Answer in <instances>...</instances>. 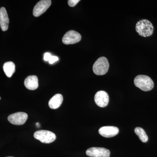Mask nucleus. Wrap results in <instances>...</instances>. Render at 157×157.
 I'll return each instance as SVG.
<instances>
[{"mask_svg": "<svg viewBox=\"0 0 157 157\" xmlns=\"http://www.w3.org/2000/svg\"><path fill=\"white\" fill-rule=\"evenodd\" d=\"M136 32L139 36L143 37L151 36L154 33V28L152 24L148 20L142 19L136 23Z\"/></svg>", "mask_w": 157, "mask_h": 157, "instance_id": "f257e3e1", "label": "nucleus"}, {"mask_svg": "<svg viewBox=\"0 0 157 157\" xmlns=\"http://www.w3.org/2000/svg\"><path fill=\"white\" fill-rule=\"evenodd\" d=\"M39 80L37 76L33 75L28 76L24 82L26 88L29 90H35L39 87Z\"/></svg>", "mask_w": 157, "mask_h": 157, "instance_id": "f8f14e48", "label": "nucleus"}, {"mask_svg": "<svg viewBox=\"0 0 157 157\" xmlns=\"http://www.w3.org/2000/svg\"><path fill=\"white\" fill-rule=\"evenodd\" d=\"M63 96L61 94H56L53 96L48 102V106L52 109H56L61 105L63 102Z\"/></svg>", "mask_w": 157, "mask_h": 157, "instance_id": "ddd939ff", "label": "nucleus"}, {"mask_svg": "<svg viewBox=\"0 0 157 157\" xmlns=\"http://www.w3.org/2000/svg\"><path fill=\"white\" fill-rule=\"evenodd\" d=\"M3 70L7 77L10 78L15 72V65L12 62H6L3 66Z\"/></svg>", "mask_w": 157, "mask_h": 157, "instance_id": "4468645a", "label": "nucleus"}, {"mask_svg": "<svg viewBox=\"0 0 157 157\" xmlns=\"http://www.w3.org/2000/svg\"><path fill=\"white\" fill-rule=\"evenodd\" d=\"M9 19L8 13L4 7L0 9V26L3 31H6L9 29Z\"/></svg>", "mask_w": 157, "mask_h": 157, "instance_id": "9b49d317", "label": "nucleus"}, {"mask_svg": "<svg viewBox=\"0 0 157 157\" xmlns=\"http://www.w3.org/2000/svg\"><path fill=\"white\" fill-rule=\"evenodd\" d=\"M36 127L37 128H39L40 126V124L39 123H37L36 124Z\"/></svg>", "mask_w": 157, "mask_h": 157, "instance_id": "6ab92c4d", "label": "nucleus"}, {"mask_svg": "<svg viewBox=\"0 0 157 157\" xmlns=\"http://www.w3.org/2000/svg\"><path fill=\"white\" fill-rule=\"evenodd\" d=\"M58 60L59 58L57 57L52 56L50 58V59H49L48 62H49V63L51 64H52L55 63Z\"/></svg>", "mask_w": 157, "mask_h": 157, "instance_id": "f3484780", "label": "nucleus"}, {"mask_svg": "<svg viewBox=\"0 0 157 157\" xmlns=\"http://www.w3.org/2000/svg\"><path fill=\"white\" fill-rule=\"evenodd\" d=\"M79 2V0H69L68 1V3L70 7H73L76 6Z\"/></svg>", "mask_w": 157, "mask_h": 157, "instance_id": "dca6fc26", "label": "nucleus"}, {"mask_svg": "<svg viewBox=\"0 0 157 157\" xmlns=\"http://www.w3.org/2000/svg\"></svg>", "mask_w": 157, "mask_h": 157, "instance_id": "aec40b11", "label": "nucleus"}, {"mask_svg": "<svg viewBox=\"0 0 157 157\" xmlns=\"http://www.w3.org/2000/svg\"><path fill=\"white\" fill-rule=\"evenodd\" d=\"M134 83L136 87L144 91L151 90L154 86V83L150 77L146 75H138L134 79Z\"/></svg>", "mask_w": 157, "mask_h": 157, "instance_id": "f03ea898", "label": "nucleus"}, {"mask_svg": "<svg viewBox=\"0 0 157 157\" xmlns=\"http://www.w3.org/2000/svg\"><path fill=\"white\" fill-rule=\"evenodd\" d=\"M109 68V63L107 59L105 57H101L93 65V72L97 75H104L108 72Z\"/></svg>", "mask_w": 157, "mask_h": 157, "instance_id": "7ed1b4c3", "label": "nucleus"}, {"mask_svg": "<svg viewBox=\"0 0 157 157\" xmlns=\"http://www.w3.org/2000/svg\"><path fill=\"white\" fill-rule=\"evenodd\" d=\"M81 36L78 32L74 30L68 31L63 37L62 41L66 45L74 44L80 42Z\"/></svg>", "mask_w": 157, "mask_h": 157, "instance_id": "39448f33", "label": "nucleus"}, {"mask_svg": "<svg viewBox=\"0 0 157 157\" xmlns=\"http://www.w3.org/2000/svg\"><path fill=\"white\" fill-rule=\"evenodd\" d=\"M51 56V55L50 53H48V52H46L44 54V59L46 61H49Z\"/></svg>", "mask_w": 157, "mask_h": 157, "instance_id": "a211bd4d", "label": "nucleus"}, {"mask_svg": "<svg viewBox=\"0 0 157 157\" xmlns=\"http://www.w3.org/2000/svg\"><path fill=\"white\" fill-rule=\"evenodd\" d=\"M0 100H1V98H0Z\"/></svg>", "mask_w": 157, "mask_h": 157, "instance_id": "412c9836", "label": "nucleus"}, {"mask_svg": "<svg viewBox=\"0 0 157 157\" xmlns=\"http://www.w3.org/2000/svg\"><path fill=\"white\" fill-rule=\"evenodd\" d=\"M135 134L138 136L139 139L142 142L145 143L148 141V136L147 135L146 132L143 128L140 127H137L135 128Z\"/></svg>", "mask_w": 157, "mask_h": 157, "instance_id": "2eb2a0df", "label": "nucleus"}, {"mask_svg": "<svg viewBox=\"0 0 157 157\" xmlns=\"http://www.w3.org/2000/svg\"><path fill=\"white\" fill-rule=\"evenodd\" d=\"M94 101L96 104L99 107H106L109 103V95L104 91H99L96 93L95 95Z\"/></svg>", "mask_w": 157, "mask_h": 157, "instance_id": "1a4fd4ad", "label": "nucleus"}, {"mask_svg": "<svg viewBox=\"0 0 157 157\" xmlns=\"http://www.w3.org/2000/svg\"><path fill=\"white\" fill-rule=\"evenodd\" d=\"M28 115L24 112H17L8 117V121L13 124L21 125L25 123Z\"/></svg>", "mask_w": 157, "mask_h": 157, "instance_id": "423d86ee", "label": "nucleus"}, {"mask_svg": "<svg viewBox=\"0 0 157 157\" xmlns=\"http://www.w3.org/2000/svg\"><path fill=\"white\" fill-rule=\"evenodd\" d=\"M119 129L114 126L101 127L99 130V133L103 137L109 138L115 136L119 133Z\"/></svg>", "mask_w": 157, "mask_h": 157, "instance_id": "9d476101", "label": "nucleus"}, {"mask_svg": "<svg viewBox=\"0 0 157 157\" xmlns=\"http://www.w3.org/2000/svg\"><path fill=\"white\" fill-rule=\"evenodd\" d=\"M110 151L104 147H92L86 151L87 156L91 157H109Z\"/></svg>", "mask_w": 157, "mask_h": 157, "instance_id": "0eeeda50", "label": "nucleus"}, {"mask_svg": "<svg viewBox=\"0 0 157 157\" xmlns=\"http://www.w3.org/2000/svg\"><path fill=\"white\" fill-rule=\"evenodd\" d=\"M50 0H42L37 3L33 11V14L35 17H39L45 12L51 5Z\"/></svg>", "mask_w": 157, "mask_h": 157, "instance_id": "6e6552de", "label": "nucleus"}, {"mask_svg": "<svg viewBox=\"0 0 157 157\" xmlns=\"http://www.w3.org/2000/svg\"><path fill=\"white\" fill-rule=\"evenodd\" d=\"M34 137L43 143H52L56 139V135L53 132L46 130H39L34 133Z\"/></svg>", "mask_w": 157, "mask_h": 157, "instance_id": "20e7f679", "label": "nucleus"}]
</instances>
